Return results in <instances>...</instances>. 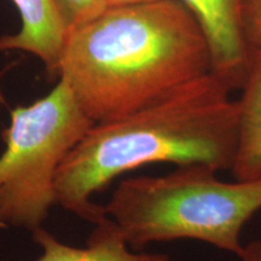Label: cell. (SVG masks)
Wrapping results in <instances>:
<instances>
[{
  "label": "cell",
  "mask_w": 261,
  "mask_h": 261,
  "mask_svg": "<svg viewBox=\"0 0 261 261\" xmlns=\"http://www.w3.org/2000/svg\"><path fill=\"white\" fill-rule=\"evenodd\" d=\"M240 90L237 152L231 172L234 180H255L261 178V48L250 50Z\"/></svg>",
  "instance_id": "8"
},
{
  "label": "cell",
  "mask_w": 261,
  "mask_h": 261,
  "mask_svg": "<svg viewBox=\"0 0 261 261\" xmlns=\"http://www.w3.org/2000/svg\"><path fill=\"white\" fill-rule=\"evenodd\" d=\"M68 29L89 22L106 10L104 0H55Z\"/></svg>",
  "instance_id": "9"
},
{
  "label": "cell",
  "mask_w": 261,
  "mask_h": 261,
  "mask_svg": "<svg viewBox=\"0 0 261 261\" xmlns=\"http://www.w3.org/2000/svg\"><path fill=\"white\" fill-rule=\"evenodd\" d=\"M210 71L203 32L178 0L106 9L69 29L60 65L94 123L129 115Z\"/></svg>",
  "instance_id": "1"
},
{
  "label": "cell",
  "mask_w": 261,
  "mask_h": 261,
  "mask_svg": "<svg viewBox=\"0 0 261 261\" xmlns=\"http://www.w3.org/2000/svg\"><path fill=\"white\" fill-rule=\"evenodd\" d=\"M240 259L242 261H261V241L244 244V250Z\"/></svg>",
  "instance_id": "11"
},
{
  "label": "cell",
  "mask_w": 261,
  "mask_h": 261,
  "mask_svg": "<svg viewBox=\"0 0 261 261\" xmlns=\"http://www.w3.org/2000/svg\"><path fill=\"white\" fill-rule=\"evenodd\" d=\"M211 71L158 102L113 121L94 123L58 169L56 203L94 225L108 218L91 196L150 163L233 167L237 100Z\"/></svg>",
  "instance_id": "2"
},
{
  "label": "cell",
  "mask_w": 261,
  "mask_h": 261,
  "mask_svg": "<svg viewBox=\"0 0 261 261\" xmlns=\"http://www.w3.org/2000/svg\"><path fill=\"white\" fill-rule=\"evenodd\" d=\"M203 32L211 57V73L231 91L246 79L250 48L243 27L246 0H178Z\"/></svg>",
  "instance_id": "5"
},
{
  "label": "cell",
  "mask_w": 261,
  "mask_h": 261,
  "mask_svg": "<svg viewBox=\"0 0 261 261\" xmlns=\"http://www.w3.org/2000/svg\"><path fill=\"white\" fill-rule=\"evenodd\" d=\"M32 233L34 242L41 248L40 256L35 261H172L167 254L130 249L109 217L96 225L84 248L61 242L41 226Z\"/></svg>",
  "instance_id": "7"
},
{
  "label": "cell",
  "mask_w": 261,
  "mask_h": 261,
  "mask_svg": "<svg viewBox=\"0 0 261 261\" xmlns=\"http://www.w3.org/2000/svg\"><path fill=\"white\" fill-rule=\"evenodd\" d=\"M93 125L63 77L37 102L10 110L0 155V226H41L57 204L62 162Z\"/></svg>",
  "instance_id": "4"
},
{
  "label": "cell",
  "mask_w": 261,
  "mask_h": 261,
  "mask_svg": "<svg viewBox=\"0 0 261 261\" xmlns=\"http://www.w3.org/2000/svg\"><path fill=\"white\" fill-rule=\"evenodd\" d=\"M243 27L249 46L261 48V0L244 2Z\"/></svg>",
  "instance_id": "10"
},
{
  "label": "cell",
  "mask_w": 261,
  "mask_h": 261,
  "mask_svg": "<svg viewBox=\"0 0 261 261\" xmlns=\"http://www.w3.org/2000/svg\"><path fill=\"white\" fill-rule=\"evenodd\" d=\"M152 2V0H104L106 3V8H116V6L130 5V4H138V3Z\"/></svg>",
  "instance_id": "12"
},
{
  "label": "cell",
  "mask_w": 261,
  "mask_h": 261,
  "mask_svg": "<svg viewBox=\"0 0 261 261\" xmlns=\"http://www.w3.org/2000/svg\"><path fill=\"white\" fill-rule=\"evenodd\" d=\"M21 17L15 34L0 37V51H24L38 57L48 74L60 76L61 58L69 32L55 0H12Z\"/></svg>",
  "instance_id": "6"
},
{
  "label": "cell",
  "mask_w": 261,
  "mask_h": 261,
  "mask_svg": "<svg viewBox=\"0 0 261 261\" xmlns=\"http://www.w3.org/2000/svg\"><path fill=\"white\" fill-rule=\"evenodd\" d=\"M217 173L192 163L160 177L123 179L104 211L137 252L152 242L195 240L240 257L243 228L261 211V178L228 182Z\"/></svg>",
  "instance_id": "3"
}]
</instances>
